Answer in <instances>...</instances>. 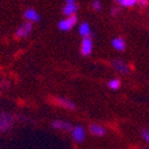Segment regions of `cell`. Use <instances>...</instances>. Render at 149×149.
<instances>
[{
	"instance_id": "obj_20",
	"label": "cell",
	"mask_w": 149,
	"mask_h": 149,
	"mask_svg": "<svg viewBox=\"0 0 149 149\" xmlns=\"http://www.w3.org/2000/svg\"><path fill=\"white\" fill-rule=\"evenodd\" d=\"M75 2V0H66V3H73Z\"/></svg>"
},
{
	"instance_id": "obj_17",
	"label": "cell",
	"mask_w": 149,
	"mask_h": 149,
	"mask_svg": "<svg viewBox=\"0 0 149 149\" xmlns=\"http://www.w3.org/2000/svg\"><path fill=\"white\" fill-rule=\"evenodd\" d=\"M141 136L144 139V141H146L149 144V129H143L141 132Z\"/></svg>"
},
{
	"instance_id": "obj_6",
	"label": "cell",
	"mask_w": 149,
	"mask_h": 149,
	"mask_svg": "<svg viewBox=\"0 0 149 149\" xmlns=\"http://www.w3.org/2000/svg\"><path fill=\"white\" fill-rule=\"evenodd\" d=\"M112 67L114 68L118 73H121V74H128L130 69H129V66L125 61L119 60V58H116L112 62Z\"/></svg>"
},
{
	"instance_id": "obj_11",
	"label": "cell",
	"mask_w": 149,
	"mask_h": 149,
	"mask_svg": "<svg viewBox=\"0 0 149 149\" xmlns=\"http://www.w3.org/2000/svg\"><path fill=\"white\" fill-rule=\"evenodd\" d=\"M112 46L115 50L122 52V51H124L126 49V42H125V40L122 37H116L113 39Z\"/></svg>"
},
{
	"instance_id": "obj_4",
	"label": "cell",
	"mask_w": 149,
	"mask_h": 149,
	"mask_svg": "<svg viewBox=\"0 0 149 149\" xmlns=\"http://www.w3.org/2000/svg\"><path fill=\"white\" fill-rule=\"evenodd\" d=\"M31 30H32V23L24 22L16 29L15 36L18 39H25V38H27L30 35Z\"/></svg>"
},
{
	"instance_id": "obj_10",
	"label": "cell",
	"mask_w": 149,
	"mask_h": 149,
	"mask_svg": "<svg viewBox=\"0 0 149 149\" xmlns=\"http://www.w3.org/2000/svg\"><path fill=\"white\" fill-rule=\"evenodd\" d=\"M89 132H91V134L95 136V137H103L105 134V128L102 125L97 124V123H93L90 124L89 126Z\"/></svg>"
},
{
	"instance_id": "obj_16",
	"label": "cell",
	"mask_w": 149,
	"mask_h": 149,
	"mask_svg": "<svg viewBox=\"0 0 149 149\" xmlns=\"http://www.w3.org/2000/svg\"><path fill=\"white\" fill-rule=\"evenodd\" d=\"M92 8L96 12H99L102 8V4L100 2V0H93L92 2Z\"/></svg>"
},
{
	"instance_id": "obj_8",
	"label": "cell",
	"mask_w": 149,
	"mask_h": 149,
	"mask_svg": "<svg viewBox=\"0 0 149 149\" xmlns=\"http://www.w3.org/2000/svg\"><path fill=\"white\" fill-rule=\"evenodd\" d=\"M23 17L26 20V22H30V23H35L40 21V17L41 16L39 15V13L37 12L33 8H27L25 10V12L23 13Z\"/></svg>"
},
{
	"instance_id": "obj_15",
	"label": "cell",
	"mask_w": 149,
	"mask_h": 149,
	"mask_svg": "<svg viewBox=\"0 0 149 149\" xmlns=\"http://www.w3.org/2000/svg\"><path fill=\"white\" fill-rule=\"evenodd\" d=\"M107 87L113 91H117L121 87V81H120L119 78H113V79L107 81Z\"/></svg>"
},
{
	"instance_id": "obj_21",
	"label": "cell",
	"mask_w": 149,
	"mask_h": 149,
	"mask_svg": "<svg viewBox=\"0 0 149 149\" xmlns=\"http://www.w3.org/2000/svg\"><path fill=\"white\" fill-rule=\"evenodd\" d=\"M142 149H147V148H145V147H144V148H142Z\"/></svg>"
},
{
	"instance_id": "obj_13",
	"label": "cell",
	"mask_w": 149,
	"mask_h": 149,
	"mask_svg": "<svg viewBox=\"0 0 149 149\" xmlns=\"http://www.w3.org/2000/svg\"><path fill=\"white\" fill-rule=\"evenodd\" d=\"M78 32L81 38H88L91 37V27L87 22H82L79 25V28H78Z\"/></svg>"
},
{
	"instance_id": "obj_18",
	"label": "cell",
	"mask_w": 149,
	"mask_h": 149,
	"mask_svg": "<svg viewBox=\"0 0 149 149\" xmlns=\"http://www.w3.org/2000/svg\"><path fill=\"white\" fill-rule=\"evenodd\" d=\"M137 4L139 6H141V8H146L149 4V0H138Z\"/></svg>"
},
{
	"instance_id": "obj_14",
	"label": "cell",
	"mask_w": 149,
	"mask_h": 149,
	"mask_svg": "<svg viewBox=\"0 0 149 149\" xmlns=\"http://www.w3.org/2000/svg\"><path fill=\"white\" fill-rule=\"evenodd\" d=\"M137 1L138 0H115V2L122 8H132L137 4Z\"/></svg>"
},
{
	"instance_id": "obj_12",
	"label": "cell",
	"mask_w": 149,
	"mask_h": 149,
	"mask_svg": "<svg viewBox=\"0 0 149 149\" xmlns=\"http://www.w3.org/2000/svg\"><path fill=\"white\" fill-rule=\"evenodd\" d=\"M77 10H78V5L75 2L73 3H66L65 6L63 8V14L67 17H70V16H74L76 15Z\"/></svg>"
},
{
	"instance_id": "obj_3",
	"label": "cell",
	"mask_w": 149,
	"mask_h": 149,
	"mask_svg": "<svg viewBox=\"0 0 149 149\" xmlns=\"http://www.w3.org/2000/svg\"><path fill=\"white\" fill-rule=\"evenodd\" d=\"M86 129L81 125H75L71 130V138L75 143H82L86 140Z\"/></svg>"
},
{
	"instance_id": "obj_9",
	"label": "cell",
	"mask_w": 149,
	"mask_h": 149,
	"mask_svg": "<svg viewBox=\"0 0 149 149\" xmlns=\"http://www.w3.org/2000/svg\"><path fill=\"white\" fill-rule=\"evenodd\" d=\"M51 126L54 129L58 130H66V132H71L73 128L72 124L70 122L64 121V120H53L51 122Z\"/></svg>"
},
{
	"instance_id": "obj_19",
	"label": "cell",
	"mask_w": 149,
	"mask_h": 149,
	"mask_svg": "<svg viewBox=\"0 0 149 149\" xmlns=\"http://www.w3.org/2000/svg\"><path fill=\"white\" fill-rule=\"evenodd\" d=\"M112 15L113 16H117L118 14L120 13V8H118V6H115V8H112Z\"/></svg>"
},
{
	"instance_id": "obj_5",
	"label": "cell",
	"mask_w": 149,
	"mask_h": 149,
	"mask_svg": "<svg viewBox=\"0 0 149 149\" xmlns=\"http://www.w3.org/2000/svg\"><path fill=\"white\" fill-rule=\"evenodd\" d=\"M93 50V41L92 38H82L81 44H80V53L84 56H88L92 53Z\"/></svg>"
},
{
	"instance_id": "obj_1",
	"label": "cell",
	"mask_w": 149,
	"mask_h": 149,
	"mask_svg": "<svg viewBox=\"0 0 149 149\" xmlns=\"http://www.w3.org/2000/svg\"><path fill=\"white\" fill-rule=\"evenodd\" d=\"M77 21H78V18H77L76 15L70 16V17H67L61 20L57 24V27L62 31H69L77 24Z\"/></svg>"
},
{
	"instance_id": "obj_7",
	"label": "cell",
	"mask_w": 149,
	"mask_h": 149,
	"mask_svg": "<svg viewBox=\"0 0 149 149\" xmlns=\"http://www.w3.org/2000/svg\"><path fill=\"white\" fill-rule=\"evenodd\" d=\"M53 102L55 104L58 105L60 107L65 109H75L76 105L74 102H72L70 99L66 98V97H54L53 98Z\"/></svg>"
},
{
	"instance_id": "obj_2",
	"label": "cell",
	"mask_w": 149,
	"mask_h": 149,
	"mask_svg": "<svg viewBox=\"0 0 149 149\" xmlns=\"http://www.w3.org/2000/svg\"><path fill=\"white\" fill-rule=\"evenodd\" d=\"M14 118L10 114L0 112V132H8L12 128Z\"/></svg>"
}]
</instances>
